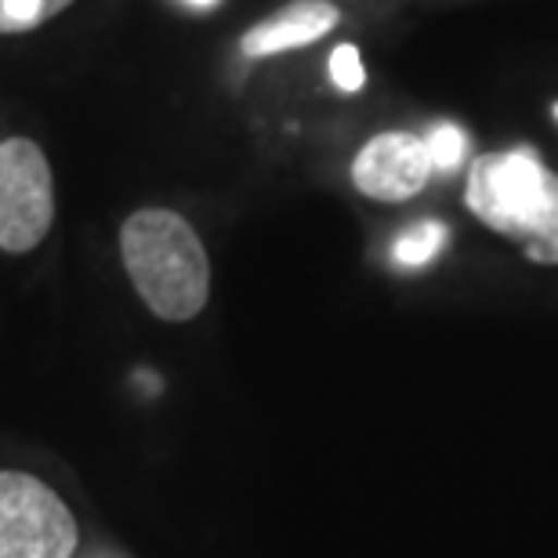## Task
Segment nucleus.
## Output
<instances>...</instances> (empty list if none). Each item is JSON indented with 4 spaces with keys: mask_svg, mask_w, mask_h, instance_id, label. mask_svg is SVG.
Instances as JSON below:
<instances>
[{
    "mask_svg": "<svg viewBox=\"0 0 558 558\" xmlns=\"http://www.w3.org/2000/svg\"><path fill=\"white\" fill-rule=\"evenodd\" d=\"M424 145H428L432 167L442 174L457 171L468 156V135H464V128H457V124H435L428 135H424Z\"/></svg>",
    "mask_w": 558,
    "mask_h": 558,
    "instance_id": "1a4fd4ad",
    "label": "nucleus"
},
{
    "mask_svg": "<svg viewBox=\"0 0 558 558\" xmlns=\"http://www.w3.org/2000/svg\"><path fill=\"white\" fill-rule=\"evenodd\" d=\"M442 247H446L442 221H417V226H410L403 236L392 243V262L399 269H424Z\"/></svg>",
    "mask_w": 558,
    "mask_h": 558,
    "instance_id": "0eeeda50",
    "label": "nucleus"
},
{
    "mask_svg": "<svg viewBox=\"0 0 558 558\" xmlns=\"http://www.w3.org/2000/svg\"><path fill=\"white\" fill-rule=\"evenodd\" d=\"M551 113H555V120H558V102H555V106H551Z\"/></svg>",
    "mask_w": 558,
    "mask_h": 558,
    "instance_id": "f8f14e48",
    "label": "nucleus"
},
{
    "mask_svg": "<svg viewBox=\"0 0 558 558\" xmlns=\"http://www.w3.org/2000/svg\"><path fill=\"white\" fill-rule=\"evenodd\" d=\"M95 558H117V555H95Z\"/></svg>",
    "mask_w": 558,
    "mask_h": 558,
    "instance_id": "ddd939ff",
    "label": "nucleus"
},
{
    "mask_svg": "<svg viewBox=\"0 0 558 558\" xmlns=\"http://www.w3.org/2000/svg\"><path fill=\"white\" fill-rule=\"evenodd\" d=\"M54 182L37 142H0V251L29 254L51 232Z\"/></svg>",
    "mask_w": 558,
    "mask_h": 558,
    "instance_id": "20e7f679",
    "label": "nucleus"
},
{
    "mask_svg": "<svg viewBox=\"0 0 558 558\" xmlns=\"http://www.w3.org/2000/svg\"><path fill=\"white\" fill-rule=\"evenodd\" d=\"M341 11L330 0H290L287 8H279L276 15L262 19L258 26L243 33L240 51L243 59H272V54L305 48L338 26Z\"/></svg>",
    "mask_w": 558,
    "mask_h": 558,
    "instance_id": "423d86ee",
    "label": "nucleus"
},
{
    "mask_svg": "<svg viewBox=\"0 0 558 558\" xmlns=\"http://www.w3.org/2000/svg\"><path fill=\"white\" fill-rule=\"evenodd\" d=\"M73 8V0H0V33H29Z\"/></svg>",
    "mask_w": 558,
    "mask_h": 558,
    "instance_id": "6e6552de",
    "label": "nucleus"
},
{
    "mask_svg": "<svg viewBox=\"0 0 558 558\" xmlns=\"http://www.w3.org/2000/svg\"><path fill=\"white\" fill-rule=\"evenodd\" d=\"M435 174L428 145L410 131H385L355 153L352 182L363 196L381 199V204H403L414 199L428 178Z\"/></svg>",
    "mask_w": 558,
    "mask_h": 558,
    "instance_id": "39448f33",
    "label": "nucleus"
},
{
    "mask_svg": "<svg viewBox=\"0 0 558 558\" xmlns=\"http://www.w3.org/2000/svg\"><path fill=\"white\" fill-rule=\"evenodd\" d=\"M120 254L153 316L185 323L204 312L210 294V262L204 240L178 210H135L120 229Z\"/></svg>",
    "mask_w": 558,
    "mask_h": 558,
    "instance_id": "f257e3e1",
    "label": "nucleus"
},
{
    "mask_svg": "<svg viewBox=\"0 0 558 558\" xmlns=\"http://www.w3.org/2000/svg\"><path fill=\"white\" fill-rule=\"evenodd\" d=\"M76 522L40 478L0 472V558H73Z\"/></svg>",
    "mask_w": 558,
    "mask_h": 558,
    "instance_id": "7ed1b4c3",
    "label": "nucleus"
},
{
    "mask_svg": "<svg viewBox=\"0 0 558 558\" xmlns=\"http://www.w3.org/2000/svg\"><path fill=\"white\" fill-rule=\"evenodd\" d=\"M330 81L344 95L363 92L366 70H363V59H360V48H355V44H338V48L330 51Z\"/></svg>",
    "mask_w": 558,
    "mask_h": 558,
    "instance_id": "9d476101",
    "label": "nucleus"
},
{
    "mask_svg": "<svg viewBox=\"0 0 558 558\" xmlns=\"http://www.w3.org/2000/svg\"><path fill=\"white\" fill-rule=\"evenodd\" d=\"M464 199L486 229L500 232L537 265H558V174L530 149L472 160Z\"/></svg>",
    "mask_w": 558,
    "mask_h": 558,
    "instance_id": "f03ea898",
    "label": "nucleus"
},
{
    "mask_svg": "<svg viewBox=\"0 0 558 558\" xmlns=\"http://www.w3.org/2000/svg\"><path fill=\"white\" fill-rule=\"evenodd\" d=\"M185 4H193V8H215L218 0H185Z\"/></svg>",
    "mask_w": 558,
    "mask_h": 558,
    "instance_id": "9b49d317",
    "label": "nucleus"
}]
</instances>
